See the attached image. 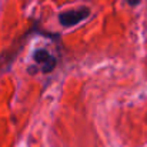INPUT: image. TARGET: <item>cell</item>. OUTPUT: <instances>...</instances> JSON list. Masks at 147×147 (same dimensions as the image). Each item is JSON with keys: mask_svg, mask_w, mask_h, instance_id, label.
Masks as SVG:
<instances>
[{"mask_svg": "<svg viewBox=\"0 0 147 147\" xmlns=\"http://www.w3.org/2000/svg\"><path fill=\"white\" fill-rule=\"evenodd\" d=\"M90 14V10L87 7H80L77 10H67V11H63L60 13L59 16V22L61 26L64 27H71L77 23H80L82 20L87 19Z\"/></svg>", "mask_w": 147, "mask_h": 147, "instance_id": "1", "label": "cell"}, {"mask_svg": "<svg viewBox=\"0 0 147 147\" xmlns=\"http://www.w3.org/2000/svg\"><path fill=\"white\" fill-rule=\"evenodd\" d=\"M33 59H34V61L40 66L42 73H50V71L56 67V59L50 54L47 50H45V49L36 50L34 54H33Z\"/></svg>", "mask_w": 147, "mask_h": 147, "instance_id": "2", "label": "cell"}, {"mask_svg": "<svg viewBox=\"0 0 147 147\" xmlns=\"http://www.w3.org/2000/svg\"><path fill=\"white\" fill-rule=\"evenodd\" d=\"M127 3H129L130 6H137V4L140 3V0H127Z\"/></svg>", "mask_w": 147, "mask_h": 147, "instance_id": "3", "label": "cell"}]
</instances>
